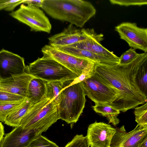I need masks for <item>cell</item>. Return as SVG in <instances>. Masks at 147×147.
Listing matches in <instances>:
<instances>
[{
	"label": "cell",
	"instance_id": "28",
	"mask_svg": "<svg viewBox=\"0 0 147 147\" xmlns=\"http://www.w3.org/2000/svg\"><path fill=\"white\" fill-rule=\"evenodd\" d=\"M86 136L77 134L74 137L65 147H89Z\"/></svg>",
	"mask_w": 147,
	"mask_h": 147
},
{
	"label": "cell",
	"instance_id": "31",
	"mask_svg": "<svg viewBox=\"0 0 147 147\" xmlns=\"http://www.w3.org/2000/svg\"><path fill=\"white\" fill-rule=\"evenodd\" d=\"M43 0H24L23 4L39 8L42 7Z\"/></svg>",
	"mask_w": 147,
	"mask_h": 147
},
{
	"label": "cell",
	"instance_id": "3",
	"mask_svg": "<svg viewBox=\"0 0 147 147\" xmlns=\"http://www.w3.org/2000/svg\"><path fill=\"white\" fill-rule=\"evenodd\" d=\"M59 119L57 104L46 97L32 106L22 119L20 126L33 129L39 136Z\"/></svg>",
	"mask_w": 147,
	"mask_h": 147
},
{
	"label": "cell",
	"instance_id": "8",
	"mask_svg": "<svg viewBox=\"0 0 147 147\" xmlns=\"http://www.w3.org/2000/svg\"><path fill=\"white\" fill-rule=\"evenodd\" d=\"M86 96L95 104L110 105L118 97L117 90L92 76L80 82Z\"/></svg>",
	"mask_w": 147,
	"mask_h": 147
},
{
	"label": "cell",
	"instance_id": "9",
	"mask_svg": "<svg viewBox=\"0 0 147 147\" xmlns=\"http://www.w3.org/2000/svg\"><path fill=\"white\" fill-rule=\"evenodd\" d=\"M121 39L129 47L147 52V28H141L134 23L124 22L115 27Z\"/></svg>",
	"mask_w": 147,
	"mask_h": 147
},
{
	"label": "cell",
	"instance_id": "2",
	"mask_svg": "<svg viewBox=\"0 0 147 147\" xmlns=\"http://www.w3.org/2000/svg\"><path fill=\"white\" fill-rule=\"evenodd\" d=\"M41 8L53 19L80 28L96 12L90 2L81 0H43Z\"/></svg>",
	"mask_w": 147,
	"mask_h": 147
},
{
	"label": "cell",
	"instance_id": "14",
	"mask_svg": "<svg viewBox=\"0 0 147 147\" xmlns=\"http://www.w3.org/2000/svg\"><path fill=\"white\" fill-rule=\"evenodd\" d=\"M38 136L34 130L19 126L5 135L0 147H28Z\"/></svg>",
	"mask_w": 147,
	"mask_h": 147
},
{
	"label": "cell",
	"instance_id": "12",
	"mask_svg": "<svg viewBox=\"0 0 147 147\" xmlns=\"http://www.w3.org/2000/svg\"><path fill=\"white\" fill-rule=\"evenodd\" d=\"M116 129L103 122H94L89 125L86 138L89 146L110 147Z\"/></svg>",
	"mask_w": 147,
	"mask_h": 147
},
{
	"label": "cell",
	"instance_id": "27",
	"mask_svg": "<svg viewBox=\"0 0 147 147\" xmlns=\"http://www.w3.org/2000/svg\"><path fill=\"white\" fill-rule=\"evenodd\" d=\"M135 49L130 48L119 57V62L118 64L122 65L127 64L134 60L138 55Z\"/></svg>",
	"mask_w": 147,
	"mask_h": 147
},
{
	"label": "cell",
	"instance_id": "33",
	"mask_svg": "<svg viewBox=\"0 0 147 147\" xmlns=\"http://www.w3.org/2000/svg\"><path fill=\"white\" fill-rule=\"evenodd\" d=\"M147 139L144 140L140 144V147H147Z\"/></svg>",
	"mask_w": 147,
	"mask_h": 147
},
{
	"label": "cell",
	"instance_id": "11",
	"mask_svg": "<svg viewBox=\"0 0 147 147\" xmlns=\"http://www.w3.org/2000/svg\"><path fill=\"white\" fill-rule=\"evenodd\" d=\"M23 57L3 49L0 51V80L26 73Z\"/></svg>",
	"mask_w": 147,
	"mask_h": 147
},
{
	"label": "cell",
	"instance_id": "15",
	"mask_svg": "<svg viewBox=\"0 0 147 147\" xmlns=\"http://www.w3.org/2000/svg\"><path fill=\"white\" fill-rule=\"evenodd\" d=\"M88 38L81 30L70 24L61 32L49 37L48 39L49 45L57 48L68 46Z\"/></svg>",
	"mask_w": 147,
	"mask_h": 147
},
{
	"label": "cell",
	"instance_id": "23",
	"mask_svg": "<svg viewBox=\"0 0 147 147\" xmlns=\"http://www.w3.org/2000/svg\"><path fill=\"white\" fill-rule=\"evenodd\" d=\"M137 125L147 127V103L135 108L134 112Z\"/></svg>",
	"mask_w": 147,
	"mask_h": 147
},
{
	"label": "cell",
	"instance_id": "20",
	"mask_svg": "<svg viewBox=\"0 0 147 147\" xmlns=\"http://www.w3.org/2000/svg\"><path fill=\"white\" fill-rule=\"evenodd\" d=\"M92 107L95 112L106 117L109 123H111L114 126H116L119 123L120 121L118 116L120 111L110 105L98 103L95 104Z\"/></svg>",
	"mask_w": 147,
	"mask_h": 147
},
{
	"label": "cell",
	"instance_id": "10",
	"mask_svg": "<svg viewBox=\"0 0 147 147\" xmlns=\"http://www.w3.org/2000/svg\"><path fill=\"white\" fill-rule=\"evenodd\" d=\"M147 139V127L137 125L131 131L127 132L123 125L116 129L110 147H140Z\"/></svg>",
	"mask_w": 147,
	"mask_h": 147
},
{
	"label": "cell",
	"instance_id": "5",
	"mask_svg": "<svg viewBox=\"0 0 147 147\" xmlns=\"http://www.w3.org/2000/svg\"><path fill=\"white\" fill-rule=\"evenodd\" d=\"M26 72L33 77L47 82L74 80L79 76L51 57L43 54L41 58L26 66Z\"/></svg>",
	"mask_w": 147,
	"mask_h": 147
},
{
	"label": "cell",
	"instance_id": "18",
	"mask_svg": "<svg viewBox=\"0 0 147 147\" xmlns=\"http://www.w3.org/2000/svg\"><path fill=\"white\" fill-rule=\"evenodd\" d=\"M46 82L34 77L30 81L28 87L27 98L32 105L46 97Z\"/></svg>",
	"mask_w": 147,
	"mask_h": 147
},
{
	"label": "cell",
	"instance_id": "13",
	"mask_svg": "<svg viewBox=\"0 0 147 147\" xmlns=\"http://www.w3.org/2000/svg\"><path fill=\"white\" fill-rule=\"evenodd\" d=\"M82 32L88 38L68 46L83 49L102 56L119 59V57L104 47L100 43L104 39L102 34H97L93 28H83Z\"/></svg>",
	"mask_w": 147,
	"mask_h": 147
},
{
	"label": "cell",
	"instance_id": "34",
	"mask_svg": "<svg viewBox=\"0 0 147 147\" xmlns=\"http://www.w3.org/2000/svg\"><path fill=\"white\" fill-rule=\"evenodd\" d=\"M90 147H93V146H90Z\"/></svg>",
	"mask_w": 147,
	"mask_h": 147
},
{
	"label": "cell",
	"instance_id": "30",
	"mask_svg": "<svg viewBox=\"0 0 147 147\" xmlns=\"http://www.w3.org/2000/svg\"><path fill=\"white\" fill-rule=\"evenodd\" d=\"M22 2V0H0V11L4 9L6 11H12Z\"/></svg>",
	"mask_w": 147,
	"mask_h": 147
},
{
	"label": "cell",
	"instance_id": "19",
	"mask_svg": "<svg viewBox=\"0 0 147 147\" xmlns=\"http://www.w3.org/2000/svg\"><path fill=\"white\" fill-rule=\"evenodd\" d=\"M32 105L26 98L7 116L4 123L12 127L20 126L21 120Z\"/></svg>",
	"mask_w": 147,
	"mask_h": 147
},
{
	"label": "cell",
	"instance_id": "21",
	"mask_svg": "<svg viewBox=\"0 0 147 147\" xmlns=\"http://www.w3.org/2000/svg\"><path fill=\"white\" fill-rule=\"evenodd\" d=\"M46 97L53 100L57 105L60 98V94L64 88V82L60 81L47 82L46 83Z\"/></svg>",
	"mask_w": 147,
	"mask_h": 147
},
{
	"label": "cell",
	"instance_id": "6",
	"mask_svg": "<svg viewBox=\"0 0 147 147\" xmlns=\"http://www.w3.org/2000/svg\"><path fill=\"white\" fill-rule=\"evenodd\" d=\"M41 51L43 54L51 57L79 77L82 74L91 75L96 63L90 59L64 52L49 45L44 46Z\"/></svg>",
	"mask_w": 147,
	"mask_h": 147
},
{
	"label": "cell",
	"instance_id": "22",
	"mask_svg": "<svg viewBox=\"0 0 147 147\" xmlns=\"http://www.w3.org/2000/svg\"><path fill=\"white\" fill-rule=\"evenodd\" d=\"M136 80L141 91L147 97V60L138 69Z\"/></svg>",
	"mask_w": 147,
	"mask_h": 147
},
{
	"label": "cell",
	"instance_id": "29",
	"mask_svg": "<svg viewBox=\"0 0 147 147\" xmlns=\"http://www.w3.org/2000/svg\"><path fill=\"white\" fill-rule=\"evenodd\" d=\"M109 1L112 4L125 6L131 5L140 6L147 4V0H110Z\"/></svg>",
	"mask_w": 147,
	"mask_h": 147
},
{
	"label": "cell",
	"instance_id": "7",
	"mask_svg": "<svg viewBox=\"0 0 147 147\" xmlns=\"http://www.w3.org/2000/svg\"><path fill=\"white\" fill-rule=\"evenodd\" d=\"M10 15L28 26L32 31L50 33L51 25L48 18L40 8L22 4L16 10Z\"/></svg>",
	"mask_w": 147,
	"mask_h": 147
},
{
	"label": "cell",
	"instance_id": "16",
	"mask_svg": "<svg viewBox=\"0 0 147 147\" xmlns=\"http://www.w3.org/2000/svg\"><path fill=\"white\" fill-rule=\"evenodd\" d=\"M34 78L26 72L7 79L0 80V91L27 98L28 86L31 80Z\"/></svg>",
	"mask_w": 147,
	"mask_h": 147
},
{
	"label": "cell",
	"instance_id": "32",
	"mask_svg": "<svg viewBox=\"0 0 147 147\" xmlns=\"http://www.w3.org/2000/svg\"><path fill=\"white\" fill-rule=\"evenodd\" d=\"M4 134V126L2 123L0 121V146L3 138Z\"/></svg>",
	"mask_w": 147,
	"mask_h": 147
},
{
	"label": "cell",
	"instance_id": "1",
	"mask_svg": "<svg viewBox=\"0 0 147 147\" xmlns=\"http://www.w3.org/2000/svg\"><path fill=\"white\" fill-rule=\"evenodd\" d=\"M147 60V53L144 52L125 65L95 64L92 76L118 92V97L111 105L125 112L147 102V97L141 91L136 80L138 69Z\"/></svg>",
	"mask_w": 147,
	"mask_h": 147
},
{
	"label": "cell",
	"instance_id": "17",
	"mask_svg": "<svg viewBox=\"0 0 147 147\" xmlns=\"http://www.w3.org/2000/svg\"><path fill=\"white\" fill-rule=\"evenodd\" d=\"M57 48L76 57L90 59L96 63L115 64H118L119 61V58L116 59L103 56L86 50L72 47H63Z\"/></svg>",
	"mask_w": 147,
	"mask_h": 147
},
{
	"label": "cell",
	"instance_id": "26",
	"mask_svg": "<svg viewBox=\"0 0 147 147\" xmlns=\"http://www.w3.org/2000/svg\"><path fill=\"white\" fill-rule=\"evenodd\" d=\"M28 147H59L54 142L41 135L34 140Z\"/></svg>",
	"mask_w": 147,
	"mask_h": 147
},
{
	"label": "cell",
	"instance_id": "24",
	"mask_svg": "<svg viewBox=\"0 0 147 147\" xmlns=\"http://www.w3.org/2000/svg\"><path fill=\"white\" fill-rule=\"evenodd\" d=\"M24 100L17 102L0 104V121L4 122L9 114Z\"/></svg>",
	"mask_w": 147,
	"mask_h": 147
},
{
	"label": "cell",
	"instance_id": "4",
	"mask_svg": "<svg viewBox=\"0 0 147 147\" xmlns=\"http://www.w3.org/2000/svg\"><path fill=\"white\" fill-rule=\"evenodd\" d=\"M85 96L80 82L65 87L57 105L59 119L68 123H76L84 108Z\"/></svg>",
	"mask_w": 147,
	"mask_h": 147
},
{
	"label": "cell",
	"instance_id": "25",
	"mask_svg": "<svg viewBox=\"0 0 147 147\" xmlns=\"http://www.w3.org/2000/svg\"><path fill=\"white\" fill-rule=\"evenodd\" d=\"M26 98L17 95L0 91V104L22 101Z\"/></svg>",
	"mask_w": 147,
	"mask_h": 147
}]
</instances>
